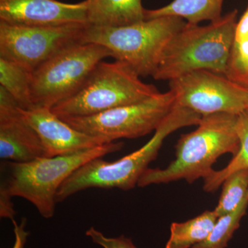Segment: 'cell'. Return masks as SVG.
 I'll list each match as a JSON object with an SVG mask.
<instances>
[{
  "label": "cell",
  "instance_id": "1",
  "mask_svg": "<svg viewBox=\"0 0 248 248\" xmlns=\"http://www.w3.org/2000/svg\"><path fill=\"white\" fill-rule=\"evenodd\" d=\"M123 142H111L75 153L43 157L28 161L0 163V217L14 220L16 212L13 197L29 201L45 218L55 215L59 189L67 178L80 166L95 158L120 151Z\"/></svg>",
  "mask_w": 248,
  "mask_h": 248
},
{
  "label": "cell",
  "instance_id": "2",
  "mask_svg": "<svg viewBox=\"0 0 248 248\" xmlns=\"http://www.w3.org/2000/svg\"><path fill=\"white\" fill-rule=\"evenodd\" d=\"M238 115L219 112L202 116L198 128L181 136L175 146V159L166 169H149L142 174L138 186L186 180L192 184L208 176L221 155L234 156L239 151L236 125Z\"/></svg>",
  "mask_w": 248,
  "mask_h": 248
},
{
  "label": "cell",
  "instance_id": "3",
  "mask_svg": "<svg viewBox=\"0 0 248 248\" xmlns=\"http://www.w3.org/2000/svg\"><path fill=\"white\" fill-rule=\"evenodd\" d=\"M202 117L190 109L175 104L151 140L138 151L113 162L98 157L80 166L60 186L57 203L89 188L131 190L138 186L142 174L156 159L165 139L178 129L198 125Z\"/></svg>",
  "mask_w": 248,
  "mask_h": 248
},
{
  "label": "cell",
  "instance_id": "4",
  "mask_svg": "<svg viewBox=\"0 0 248 248\" xmlns=\"http://www.w3.org/2000/svg\"><path fill=\"white\" fill-rule=\"evenodd\" d=\"M237 9L208 25L186 24L168 42L153 78L171 80L198 70L226 75Z\"/></svg>",
  "mask_w": 248,
  "mask_h": 248
},
{
  "label": "cell",
  "instance_id": "5",
  "mask_svg": "<svg viewBox=\"0 0 248 248\" xmlns=\"http://www.w3.org/2000/svg\"><path fill=\"white\" fill-rule=\"evenodd\" d=\"M186 24L182 17L164 16L123 27L88 25L83 43L105 47L116 61L128 65L139 76L153 77L168 42Z\"/></svg>",
  "mask_w": 248,
  "mask_h": 248
},
{
  "label": "cell",
  "instance_id": "6",
  "mask_svg": "<svg viewBox=\"0 0 248 248\" xmlns=\"http://www.w3.org/2000/svg\"><path fill=\"white\" fill-rule=\"evenodd\" d=\"M128 65L120 61L98 63L81 89L50 110L59 118L89 117L143 102L159 94Z\"/></svg>",
  "mask_w": 248,
  "mask_h": 248
},
{
  "label": "cell",
  "instance_id": "7",
  "mask_svg": "<svg viewBox=\"0 0 248 248\" xmlns=\"http://www.w3.org/2000/svg\"><path fill=\"white\" fill-rule=\"evenodd\" d=\"M111 57L108 49L79 43L62 50L31 73L34 108L51 109L76 94L98 63Z\"/></svg>",
  "mask_w": 248,
  "mask_h": 248
},
{
  "label": "cell",
  "instance_id": "8",
  "mask_svg": "<svg viewBox=\"0 0 248 248\" xmlns=\"http://www.w3.org/2000/svg\"><path fill=\"white\" fill-rule=\"evenodd\" d=\"M174 106L175 97L169 91L98 115L62 120L80 132L114 142L119 139L139 138L155 131Z\"/></svg>",
  "mask_w": 248,
  "mask_h": 248
},
{
  "label": "cell",
  "instance_id": "9",
  "mask_svg": "<svg viewBox=\"0 0 248 248\" xmlns=\"http://www.w3.org/2000/svg\"><path fill=\"white\" fill-rule=\"evenodd\" d=\"M87 26L30 27L0 22V58L32 73L62 50L83 43Z\"/></svg>",
  "mask_w": 248,
  "mask_h": 248
},
{
  "label": "cell",
  "instance_id": "10",
  "mask_svg": "<svg viewBox=\"0 0 248 248\" xmlns=\"http://www.w3.org/2000/svg\"><path fill=\"white\" fill-rule=\"evenodd\" d=\"M175 104L202 116L226 112L239 115L248 109V90L208 70L190 72L170 80Z\"/></svg>",
  "mask_w": 248,
  "mask_h": 248
},
{
  "label": "cell",
  "instance_id": "11",
  "mask_svg": "<svg viewBox=\"0 0 248 248\" xmlns=\"http://www.w3.org/2000/svg\"><path fill=\"white\" fill-rule=\"evenodd\" d=\"M89 0L67 4L57 0H0V22L30 27L89 25Z\"/></svg>",
  "mask_w": 248,
  "mask_h": 248
},
{
  "label": "cell",
  "instance_id": "12",
  "mask_svg": "<svg viewBox=\"0 0 248 248\" xmlns=\"http://www.w3.org/2000/svg\"><path fill=\"white\" fill-rule=\"evenodd\" d=\"M48 157L45 147L23 115L21 108L0 86V158L1 161L28 162Z\"/></svg>",
  "mask_w": 248,
  "mask_h": 248
},
{
  "label": "cell",
  "instance_id": "13",
  "mask_svg": "<svg viewBox=\"0 0 248 248\" xmlns=\"http://www.w3.org/2000/svg\"><path fill=\"white\" fill-rule=\"evenodd\" d=\"M22 110L28 123L35 130L45 147L48 157L65 156L102 146L111 141L76 130L51 110L34 108Z\"/></svg>",
  "mask_w": 248,
  "mask_h": 248
},
{
  "label": "cell",
  "instance_id": "14",
  "mask_svg": "<svg viewBox=\"0 0 248 248\" xmlns=\"http://www.w3.org/2000/svg\"><path fill=\"white\" fill-rule=\"evenodd\" d=\"M88 22L97 27H118L145 20L142 0H89Z\"/></svg>",
  "mask_w": 248,
  "mask_h": 248
},
{
  "label": "cell",
  "instance_id": "15",
  "mask_svg": "<svg viewBox=\"0 0 248 248\" xmlns=\"http://www.w3.org/2000/svg\"><path fill=\"white\" fill-rule=\"evenodd\" d=\"M224 0H173L157 9L145 10V19L177 16L187 24L197 25L203 21H216L222 17Z\"/></svg>",
  "mask_w": 248,
  "mask_h": 248
},
{
  "label": "cell",
  "instance_id": "16",
  "mask_svg": "<svg viewBox=\"0 0 248 248\" xmlns=\"http://www.w3.org/2000/svg\"><path fill=\"white\" fill-rule=\"evenodd\" d=\"M218 219L215 211H205L183 223H172L165 248H190L208 237Z\"/></svg>",
  "mask_w": 248,
  "mask_h": 248
},
{
  "label": "cell",
  "instance_id": "17",
  "mask_svg": "<svg viewBox=\"0 0 248 248\" xmlns=\"http://www.w3.org/2000/svg\"><path fill=\"white\" fill-rule=\"evenodd\" d=\"M225 76L248 90V4L236 24Z\"/></svg>",
  "mask_w": 248,
  "mask_h": 248
},
{
  "label": "cell",
  "instance_id": "18",
  "mask_svg": "<svg viewBox=\"0 0 248 248\" xmlns=\"http://www.w3.org/2000/svg\"><path fill=\"white\" fill-rule=\"evenodd\" d=\"M0 85L23 110L34 108L31 99V73L17 63L0 58Z\"/></svg>",
  "mask_w": 248,
  "mask_h": 248
},
{
  "label": "cell",
  "instance_id": "19",
  "mask_svg": "<svg viewBox=\"0 0 248 248\" xmlns=\"http://www.w3.org/2000/svg\"><path fill=\"white\" fill-rule=\"evenodd\" d=\"M240 141L239 151L224 169L214 170L204 178L203 190L207 192H215L222 186L227 177L241 170L248 169V110L238 115L236 125Z\"/></svg>",
  "mask_w": 248,
  "mask_h": 248
},
{
  "label": "cell",
  "instance_id": "20",
  "mask_svg": "<svg viewBox=\"0 0 248 248\" xmlns=\"http://www.w3.org/2000/svg\"><path fill=\"white\" fill-rule=\"evenodd\" d=\"M248 207V192L237 208L218 217L208 237L192 248H226L234 232L239 228L240 222L246 215Z\"/></svg>",
  "mask_w": 248,
  "mask_h": 248
},
{
  "label": "cell",
  "instance_id": "21",
  "mask_svg": "<svg viewBox=\"0 0 248 248\" xmlns=\"http://www.w3.org/2000/svg\"><path fill=\"white\" fill-rule=\"evenodd\" d=\"M222 186L221 197L214 210L218 218L234 211L244 201L248 192V169L232 173Z\"/></svg>",
  "mask_w": 248,
  "mask_h": 248
},
{
  "label": "cell",
  "instance_id": "22",
  "mask_svg": "<svg viewBox=\"0 0 248 248\" xmlns=\"http://www.w3.org/2000/svg\"><path fill=\"white\" fill-rule=\"evenodd\" d=\"M86 235L93 243L102 248H138L134 245L131 239L124 235L118 237H107L94 227H91L88 229L86 231Z\"/></svg>",
  "mask_w": 248,
  "mask_h": 248
},
{
  "label": "cell",
  "instance_id": "23",
  "mask_svg": "<svg viewBox=\"0 0 248 248\" xmlns=\"http://www.w3.org/2000/svg\"><path fill=\"white\" fill-rule=\"evenodd\" d=\"M12 222L14 226L15 234V242L13 248H24L29 235V232L26 230L27 218H22L19 224L15 219Z\"/></svg>",
  "mask_w": 248,
  "mask_h": 248
},
{
  "label": "cell",
  "instance_id": "24",
  "mask_svg": "<svg viewBox=\"0 0 248 248\" xmlns=\"http://www.w3.org/2000/svg\"></svg>",
  "mask_w": 248,
  "mask_h": 248
}]
</instances>
